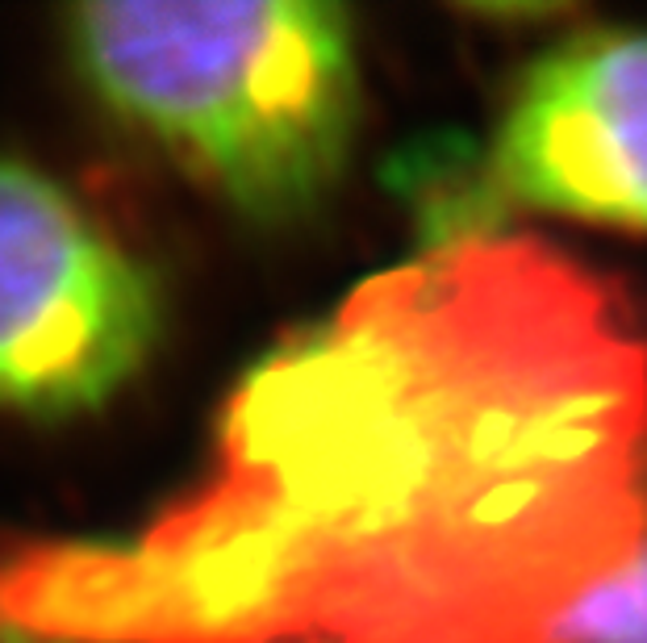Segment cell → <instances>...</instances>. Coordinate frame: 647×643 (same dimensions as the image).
<instances>
[{"label":"cell","mask_w":647,"mask_h":643,"mask_svg":"<svg viewBox=\"0 0 647 643\" xmlns=\"http://www.w3.org/2000/svg\"><path fill=\"white\" fill-rule=\"evenodd\" d=\"M647 539V339L540 242L459 239L234 393L214 481L0 572L42 643H551Z\"/></svg>","instance_id":"6da1fadb"},{"label":"cell","mask_w":647,"mask_h":643,"mask_svg":"<svg viewBox=\"0 0 647 643\" xmlns=\"http://www.w3.org/2000/svg\"><path fill=\"white\" fill-rule=\"evenodd\" d=\"M92 97L255 226L330 201L359 126L351 13L330 0H101L63 22Z\"/></svg>","instance_id":"7a4b0ae2"},{"label":"cell","mask_w":647,"mask_h":643,"mask_svg":"<svg viewBox=\"0 0 647 643\" xmlns=\"http://www.w3.org/2000/svg\"><path fill=\"white\" fill-rule=\"evenodd\" d=\"M160 326L151 268L54 176L0 155V409H101L142 373Z\"/></svg>","instance_id":"3957f363"},{"label":"cell","mask_w":647,"mask_h":643,"mask_svg":"<svg viewBox=\"0 0 647 643\" xmlns=\"http://www.w3.org/2000/svg\"><path fill=\"white\" fill-rule=\"evenodd\" d=\"M518 210L647 235V29H585L522 76L489 147Z\"/></svg>","instance_id":"277c9868"},{"label":"cell","mask_w":647,"mask_h":643,"mask_svg":"<svg viewBox=\"0 0 647 643\" xmlns=\"http://www.w3.org/2000/svg\"><path fill=\"white\" fill-rule=\"evenodd\" d=\"M551 643H647V539L614 577L568 610Z\"/></svg>","instance_id":"5b68a950"}]
</instances>
